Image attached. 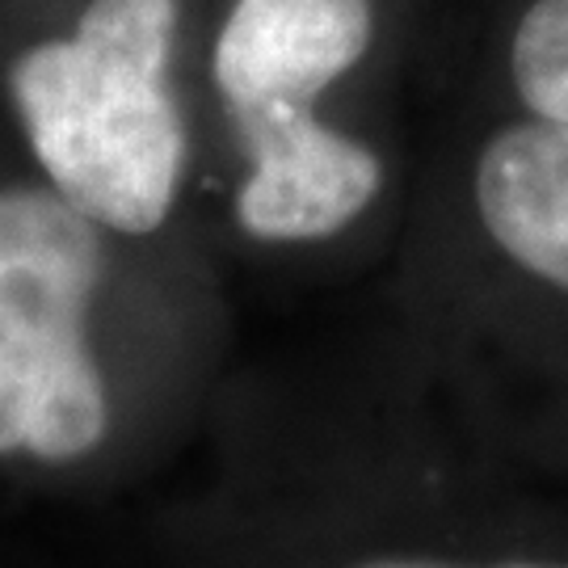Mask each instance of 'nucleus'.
Masks as SVG:
<instances>
[{"instance_id":"f257e3e1","label":"nucleus","mask_w":568,"mask_h":568,"mask_svg":"<svg viewBox=\"0 0 568 568\" xmlns=\"http://www.w3.org/2000/svg\"><path fill=\"white\" fill-rule=\"evenodd\" d=\"M215 467L182 527L253 568H568V535L400 366L328 392L232 375L206 417Z\"/></svg>"},{"instance_id":"423d86ee","label":"nucleus","mask_w":568,"mask_h":568,"mask_svg":"<svg viewBox=\"0 0 568 568\" xmlns=\"http://www.w3.org/2000/svg\"><path fill=\"white\" fill-rule=\"evenodd\" d=\"M509 110L568 122V0H518L501 34Z\"/></svg>"},{"instance_id":"0eeeda50","label":"nucleus","mask_w":568,"mask_h":568,"mask_svg":"<svg viewBox=\"0 0 568 568\" xmlns=\"http://www.w3.org/2000/svg\"><path fill=\"white\" fill-rule=\"evenodd\" d=\"M173 568H253L236 560L232 551L206 544L199 535H190L185 527L173 530Z\"/></svg>"},{"instance_id":"39448f33","label":"nucleus","mask_w":568,"mask_h":568,"mask_svg":"<svg viewBox=\"0 0 568 568\" xmlns=\"http://www.w3.org/2000/svg\"><path fill=\"white\" fill-rule=\"evenodd\" d=\"M173 39L178 0H89L72 34L30 42L4 72L42 182L126 241H156L182 203Z\"/></svg>"},{"instance_id":"20e7f679","label":"nucleus","mask_w":568,"mask_h":568,"mask_svg":"<svg viewBox=\"0 0 568 568\" xmlns=\"http://www.w3.org/2000/svg\"><path fill=\"white\" fill-rule=\"evenodd\" d=\"M375 0H236L211 51V81L241 148L232 220L265 248H316L379 206V148L321 114L375 51Z\"/></svg>"},{"instance_id":"f03ea898","label":"nucleus","mask_w":568,"mask_h":568,"mask_svg":"<svg viewBox=\"0 0 568 568\" xmlns=\"http://www.w3.org/2000/svg\"><path fill=\"white\" fill-rule=\"evenodd\" d=\"M55 185H0V476L63 493L126 485L206 429L227 325L140 304L119 244Z\"/></svg>"},{"instance_id":"7ed1b4c3","label":"nucleus","mask_w":568,"mask_h":568,"mask_svg":"<svg viewBox=\"0 0 568 568\" xmlns=\"http://www.w3.org/2000/svg\"><path fill=\"white\" fill-rule=\"evenodd\" d=\"M459 224V265L413 286L387 354L493 459L568 455V122L485 126Z\"/></svg>"}]
</instances>
